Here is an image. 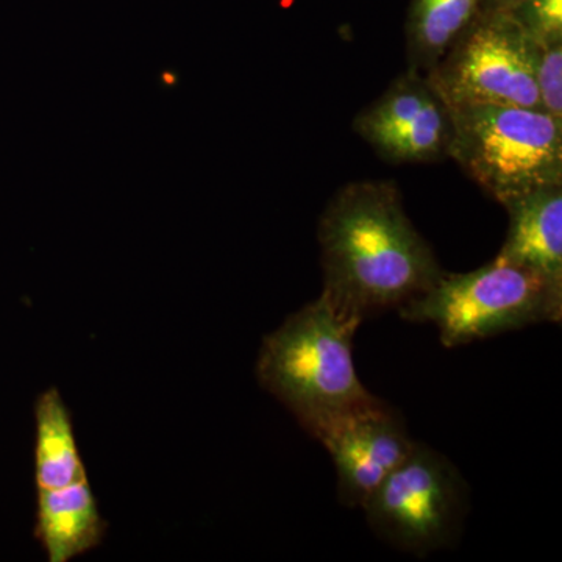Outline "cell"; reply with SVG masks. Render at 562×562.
I'll return each instance as SVG.
<instances>
[{
	"instance_id": "cell-1",
	"label": "cell",
	"mask_w": 562,
	"mask_h": 562,
	"mask_svg": "<svg viewBox=\"0 0 562 562\" xmlns=\"http://www.w3.org/2000/svg\"><path fill=\"white\" fill-rule=\"evenodd\" d=\"M317 241L322 292L361 321L401 308L443 272L391 180L353 181L336 192L322 211Z\"/></svg>"
},
{
	"instance_id": "cell-2",
	"label": "cell",
	"mask_w": 562,
	"mask_h": 562,
	"mask_svg": "<svg viewBox=\"0 0 562 562\" xmlns=\"http://www.w3.org/2000/svg\"><path fill=\"white\" fill-rule=\"evenodd\" d=\"M361 324L322 292L262 341L258 382L308 435L372 397L353 362Z\"/></svg>"
},
{
	"instance_id": "cell-3",
	"label": "cell",
	"mask_w": 562,
	"mask_h": 562,
	"mask_svg": "<svg viewBox=\"0 0 562 562\" xmlns=\"http://www.w3.org/2000/svg\"><path fill=\"white\" fill-rule=\"evenodd\" d=\"M398 314L405 321L435 325L442 346L452 349L542 322H560L562 286L495 258L472 272H442Z\"/></svg>"
},
{
	"instance_id": "cell-4",
	"label": "cell",
	"mask_w": 562,
	"mask_h": 562,
	"mask_svg": "<svg viewBox=\"0 0 562 562\" xmlns=\"http://www.w3.org/2000/svg\"><path fill=\"white\" fill-rule=\"evenodd\" d=\"M453 158L498 203L562 183V122L541 110L453 106Z\"/></svg>"
},
{
	"instance_id": "cell-5",
	"label": "cell",
	"mask_w": 562,
	"mask_h": 562,
	"mask_svg": "<svg viewBox=\"0 0 562 562\" xmlns=\"http://www.w3.org/2000/svg\"><path fill=\"white\" fill-rule=\"evenodd\" d=\"M362 509L380 539L425 557L457 543L469 512V487L442 453L416 442Z\"/></svg>"
},
{
	"instance_id": "cell-6",
	"label": "cell",
	"mask_w": 562,
	"mask_h": 562,
	"mask_svg": "<svg viewBox=\"0 0 562 562\" xmlns=\"http://www.w3.org/2000/svg\"><path fill=\"white\" fill-rule=\"evenodd\" d=\"M538 55L539 44L508 13H480L425 76L450 109L505 105L541 110L536 87Z\"/></svg>"
},
{
	"instance_id": "cell-7",
	"label": "cell",
	"mask_w": 562,
	"mask_h": 562,
	"mask_svg": "<svg viewBox=\"0 0 562 562\" xmlns=\"http://www.w3.org/2000/svg\"><path fill=\"white\" fill-rule=\"evenodd\" d=\"M353 131L391 165L449 158L453 114L419 70L408 68L357 114Z\"/></svg>"
},
{
	"instance_id": "cell-8",
	"label": "cell",
	"mask_w": 562,
	"mask_h": 562,
	"mask_svg": "<svg viewBox=\"0 0 562 562\" xmlns=\"http://www.w3.org/2000/svg\"><path fill=\"white\" fill-rule=\"evenodd\" d=\"M313 438L335 462L338 498L347 508H362L416 443L397 409L373 395L325 424Z\"/></svg>"
},
{
	"instance_id": "cell-9",
	"label": "cell",
	"mask_w": 562,
	"mask_h": 562,
	"mask_svg": "<svg viewBox=\"0 0 562 562\" xmlns=\"http://www.w3.org/2000/svg\"><path fill=\"white\" fill-rule=\"evenodd\" d=\"M509 224L498 260L541 273L562 286V183L503 203Z\"/></svg>"
},
{
	"instance_id": "cell-10",
	"label": "cell",
	"mask_w": 562,
	"mask_h": 562,
	"mask_svg": "<svg viewBox=\"0 0 562 562\" xmlns=\"http://www.w3.org/2000/svg\"><path fill=\"white\" fill-rule=\"evenodd\" d=\"M106 522L90 482L38 490L36 538L50 562H69L101 546Z\"/></svg>"
},
{
	"instance_id": "cell-11",
	"label": "cell",
	"mask_w": 562,
	"mask_h": 562,
	"mask_svg": "<svg viewBox=\"0 0 562 562\" xmlns=\"http://www.w3.org/2000/svg\"><path fill=\"white\" fill-rule=\"evenodd\" d=\"M35 424L36 487L58 490L87 482L69 409L57 387H49L40 395L35 405Z\"/></svg>"
},
{
	"instance_id": "cell-12",
	"label": "cell",
	"mask_w": 562,
	"mask_h": 562,
	"mask_svg": "<svg viewBox=\"0 0 562 562\" xmlns=\"http://www.w3.org/2000/svg\"><path fill=\"white\" fill-rule=\"evenodd\" d=\"M482 10V0H412L406 14L408 68L430 72Z\"/></svg>"
},
{
	"instance_id": "cell-13",
	"label": "cell",
	"mask_w": 562,
	"mask_h": 562,
	"mask_svg": "<svg viewBox=\"0 0 562 562\" xmlns=\"http://www.w3.org/2000/svg\"><path fill=\"white\" fill-rule=\"evenodd\" d=\"M508 14L539 46L562 43V0H522Z\"/></svg>"
},
{
	"instance_id": "cell-14",
	"label": "cell",
	"mask_w": 562,
	"mask_h": 562,
	"mask_svg": "<svg viewBox=\"0 0 562 562\" xmlns=\"http://www.w3.org/2000/svg\"><path fill=\"white\" fill-rule=\"evenodd\" d=\"M536 87L543 113L562 122V43L539 46Z\"/></svg>"
},
{
	"instance_id": "cell-15",
	"label": "cell",
	"mask_w": 562,
	"mask_h": 562,
	"mask_svg": "<svg viewBox=\"0 0 562 562\" xmlns=\"http://www.w3.org/2000/svg\"><path fill=\"white\" fill-rule=\"evenodd\" d=\"M522 0H482L480 13H508Z\"/></svg>"
}]
</instances>
